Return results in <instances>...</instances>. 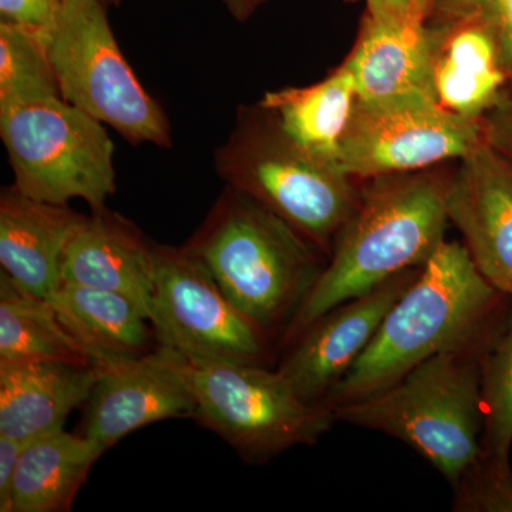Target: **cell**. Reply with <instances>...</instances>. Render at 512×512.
<instances>
[{"instance_id": "cell-1", "label": "cell", "mask_w": 512, "mask_h": 512, "mask_svg": "<svg viewBox=\"0 0 512 512\" xmlns=\"http://www.w3.org/2000/svg\"><path fill=\"white\" fill-rule=\"evenodd\" d=\"M511 303L481 275L463 242L444 241L325 404L335 410L383 392L441 353L487 352Z\"/></svg>"}, {"instance_id": "cell-2", "label": "cell", "mask_w": 512, "mask_h": 512, "mask_svg": "<svg viewBox=\"0 0 512 512\" xmlns=\"http://www.w3.org/2000/svg\"><path fill=\"white\" fill-rule=\"evenodd\" d=\"M450 175L429 168L365 181L359 205L340 229L285 342L340 303L429 261L446 241Z\"/></svg>"}, {"instance_id": "cell-3", "label": "cell", "mask_w": 512, "mask_h": 512, "mask_svg": "<svg viewBox=\"0 0 512 512\" xmlns=\"http://www.w3.org/2000/svg\"><path fill=\"white\" fill-rule=\"evenodd\" d=\"M184 247L271 340L285 338L329 259L288 222L228 185Z\"/></svg>"}, {"instance_id": "cell-4", "label": "cell", "mask_w": 512, "mask_h": 512, "mask_svg": "<svg viewBox=\"0 0 512 512\" xmlns=\"http://www.w3.org/2000/svg\"><path fill=\"white\" fill-rule=\"evenodd\" d=\"M214 165L225 185L254 198L328 256L362 195L359 180L295 143L261 103L239 107Z\"/></svg>"}, {"instance_id": "cell-5", "label": "cell", "mask_w": 512, "mask_h": 512, "mask_svg": "<svg viewBox=\"0 0 512 512\" xmlns=\"http://www.w3.org/2000/svg\"><path fill=\"white\" fill-rule=\"evenodd\" d=\"M483 355L431 357L383 392L336 407V420L402 441L454 488L483 456Z\"/></svg>"}, {"instance_id": "cell-6", "label": "cell", "mask_w": 512, "mask_h": 512, "mask_svg": "<svg viewBox=\"0 0 512 512\" xmlns=\"http://www.w3.org/2000/svg\"><path fill=\"white\" fill-rule=\"evenodd\" d=\"M181 359L197 404L194 419L245 461L261 463L295 447L313 446L338 421L328 404L305 402L278 369Z\"/></svg>"}, {"instance_id": "cell-7", "label": "cell", "mask_w": 512, "mask_h": 512, "mask_svg": "<svg viewBox=\"0 0 512 512\" xmlns=\"http://www.w3.org/2000/svg\"><path fill=\"white\" fill-rule=\"evenodd\" d=\"M0 138L13 185L33 200L100 210L116 192L109 131L63 97L0 109Z\"/></svg>"}, {"instance_id": "cell-8", "label": "cell", "mask_w": 512, "mask_h": 512, "mask_svg": "<svg viewBox=\"0 0 512 512\" xmlns=\"http://www.w3.org/2000/svg\"><path fill=\"white\" fill-rule=\"evenodd\" d=\"M106 6L104 0L64 2L49 35L60 93L128 143L170 148L167 113L121 52Z\"/></svg>"}, {"instance_id": "cell-9", "label": "cell", "mask_w": 512, "mask_h": 512, "mask_svg": "<svg viewBox=\"0 0 512 512\" xmlns=\"http://www.w3.org/2000/svg\"><path fill=\"white\" fill-rule=\"evenodd\" d=\"M483 140V120L453 113L431 94L357 99L338 164L366 181L461 160Z\"/></svg>"}, {"instance_id": "cell-10", "label": "cell", "mask_w": 512, "mask_h": 512, "mask_svg": "<svg viewBox=\"0 0 512 512\" xmlns=\"http://www.w3.org/2000/svg\"><path fill=\"white\" fill-rule=\"evenodd\" d=\"M153 326L181 355L268 366L272 340L256 328L184 247L154 244Z\"/></svg>"}, {"instance_id": "cell-11", "label": "cell", "mask_w": 512, "mask_h": 512, "mask_svg": "<svg viewBox=\"0 0 512 512\" xmlns=\"http://www.w3.org/2000/svg\"><path fill=\"white\" fill-rule=\"evenodd\" d=\"M99 370L82 434L104 451L150 424L194 417V394L183 359L173 348L158 343L147 355L114 360Z\"/></svg>"}, {"instance_id": "cell-12", "label": "cell", "mask_w": 512, "mask_h": 512, "mask_svg": "<svg viewBox=\"0 0 512 512\" xmlns=\"http://www.w3.org/2000/svg\"><path fill=\"white\" fill-rule=\"evenodd\" d=\"M420 268L407 269L372 291L319 316L288 340L278 372L308 403H323L375 338Z\"/></svg>"}, {"instance_id": "cell-13", "label": "cell", "mask_w": 512, "mask_h": 512, "mask_svg": "<svg viewBox=\"0 0 512 512\" xmlns=\"http://www.w3.org/2000/svg\"><path fill=\"white\" fill-rule=\"evenodd\" d=\"M447 212L478 271L512 301V161L485 137L457 161Z\"/></svg>"}, {"instance_id": "cell-14", "label": "cell", "mask_w": 512, "mask_h": 512, "mask_svg": "<svg viewBox=\"0 0 512 512\" xmlns=\"http://www.w3.org/2000/svg\"><path fill=\"white\" fill-rule=\"evenodd\" d=\"M63 282L127 296L153 323V242L133 221L107 207L84 215L74 229L64 252Z\"/></svg>"}, {"instance_id": "cell-15", "label": "cell", "mask_w": 512, "mask_h": 512, "mask_svg": "<svg viewBox=\"0 0 512 512\" xmlns=\"http://www.w3.org/2000/svg\"><path fill=\"white\" fill-rule=\"evenodd\" d=\"M84 215L69 205L33 200L15 187L0 192V266L30 293L49 299L62 285L64 252Z\"/></svg>"}, {"instance_id": "cell-16", "label": "cell", "mask_w": 512, "mask_h": 512, "mask_svg": "<svg viewBox=\"0 0 512 512\" xmlns=\"http://www.w3.org/2000/svg\"><path fill=\"white\" fill-rule=\"evenodd\" d=\"M440 33L429 22H396L365 15L355 49L345 60L357 99L383 100L434 94L433 70Z\"/></svg>"}, {"instance_id": "cell-17", "label": "cell", "mask_w": 512, "mask_h": 512, "mask_svg": "<svg viewBox=\"0 0 512 512\" xmlns=\"http://www.w3.org/2000/svg\"><path fill=\"white\" fill-rule=\"evenodd\" d=\"M99 376L94 365L0 363V434L28 443L63 429Z\"/></svg>"}, {"instance_id": "cell-18", "label": "cell", "mask_w": 512, "mask_h": 512, "mask_svg": "<svg viewBox=\"0 0 512 512\" xmlns=\"http://www.w3.org/2000/svg\"><path fill=\"white\" fill-rule=\"evenodd\" d=\"M67 332L94 366L153 352L156 330L138 303L120 293L63 284L49 298Z\"/></svg>"}, {"instance_id": "cell-19", "label": "cell", "mask_w": 512, "mask_h": 512, "mask_svg": "<svg viewBox=\"0 0 512 512\" xmlns=\"http://www.w3.org/2000/svg\"><path fill=\"white\" fill-rule=\"evenodd\" d=\"M437 30L440 40L433 70L437 101L467 119L483 120L508 92L511 76L500 47L477 26Z\"/></svg>"}, {"instance_id": "cell-20", "label": "cell", "mask_w": 512, "mask_h": 512, "mask_svg": "<svg viewBox=\"0 0 512 512\" xmlns=\"http://www.w3.org/2000/svg\"><path fill=\"white\" fill-rule=\"evenodd\" d=\"M106 451L64 429L28 441L19 458L8 512L72 511L90 470Z\"/></svg>"}, {"instance_id": "cell-21", "label": "cell", "mask_w": 512, "mask_h": 512, "mask_svg": "<svg viewBox=\"0 0 512 512\" xmlns=\"http://www.w3.org/2000/svg\"><path fill=\"white\" fill-rule=\"evenodd\" d=\"M356 100L355 79L343 63L318 83L265 93L259 103L295 143L339 167L340 144Z\"/></svg>"}, {"instance_id": "cell-22", "label": "cell", "mask_w": 512, "mask_h": 512, "mask_svg": "<svg viewBox=\"0 0 512 512\" xmlns=\"http://www.w3.org/2000/svg\"><path fill=\"white\" fill-rule=\"evenodd\" d=\"M43 362L93 365L49 299L26 291L0 271V363Z\"/></svg>"}, {"instance_id": "cell-23", "label": "cell", "mask_w": 512, "mask_h": 512, "mask_svg": "<svg viewBox=\"0 0 512 512\" xmlns=\"http://www.w3.org/2000/svg\"><path fill=\"white\" fill-rule=\"evenodd\" d=\"M50 32L0 22V109L62 97Z\"/></svg>"}, {"instance_id": "cell-24", "label": "cell", "mask_w": 512, "mask_h": 512, "mask_svg": "<svg viewBox=\"0 0 512 512\" xmlns=\"http://www.w3.org/2000/svg\"><path fill=\"white\" fill-rule=\"evenodd\" d=\"M483 457L510 464L512 447V303L503 328L481 357Z\"/></svg>"}, {"instance_id": "cell-25", "label": "cell", "mask_w": 512, "mask_h": 512, "mask_svg": "<svg viewBox=\"0 0 512 512\" xmlns=\"http://www.w3.org/2000/svg\"><path fill=\"white\" fill-rule=\"evenodd\" d=\"M429 25L437 29L473 25L500 47L512 80V0H433Z\"/></svg>"}, {"instance_id": "cell-26", "label": "cell", "mask_w": 512, "mask_h": 512, "mask_svg": "<svg viewBox=\"0 0 512 512\" xmlns=\"http://www.w3.org/2000/svg\"><path fill=\"white\" fill-rule=\"evenodd\" d=\"M453 511L512 512L510 464L481 456L454 487Z\"/></svg>"}, {"instance_id": "cell-27", "label": "cell", "mask_w": 512, "mask_h": 512, "mask_svg": "<svg viewBox=\"0 0 512 512\" xmlns=\"http://www.w3.org/2000/svg\"><path fill=\"white\" fill-rule=\"evenodd\" d=\"M66 0H0V22L50 32Z\"/></svg>"}, {"instance_id": "cell-28", "label": "cell", "mask_w": 512, "mask_h": 512, "mask_svg": "<svg viewBox=\"0 0 512 512\" xmlns=\"http://www.w3.org/2000/svg\"><path fill=\"white\" fill-rule=\"evenodd\" d=\"M367 15L396 22H429L433 0H365Z\"/></svg>"}, {"instance_id": "cell-29", "label": "cell", "mask_w": 512, "mask_h": 512, "mask_svg": "<svg viewBox=\"0 0 512 512\" xmlns=\"http://www.w3.org/2000/svg\"><path fill=\"white\" fill-rule=\"evenodd\" d=\"M484 137L512 161V92L508 90L503 100L483 117Z\"/></svg>"}, {"instance_id": "cell-30", "label": "cell", "mask_w": 512, "mask_h": 512, "mask_svg": "<svg viewBox=\"0 0 512 512\" xmlns=\"http://www.w3.org/2000/svg\"><path fill=\"white\" fill-rule=\"evenodd\" d=\"M25 444V441L0 434V512L9 510L13 478Z\"/></svg>"}, {"instance_id": "cell-31", "label": "cell", "mask_w": 512, "mask_h": 512, "mask_svg": "<svg viewBox=\"0 0 512 512\" xmlns=\"http://www.w3.org/2000/svg\"><path fill=\"white\" fill-rule=\"evenodd\" d=\"M272 0H222L229 15L238 22H247L262 6Z\"/></svg>"}, {"instance_id": "cell-32", "label": "cell", "mask_w": 512, "mask_h": 512, "mask_svg": "<svg viewBox=\"0 0 512 512\" xmlns=\"http://www.w3.org/2000/svg\"><path fill=\"white\" fill-rule=\"evenodd\" d=\"M107 3H119L120 0H106Z\"/></svg>"}, {"instance_id": "cell-33", "label": "cell", "mask_w": 512, "mask_h": 512, "mask_svg": "<svg viewBox=\"0 0 512 512\" xmlns=\"http://www.w3.org/2000/svg\"><path fill=\"white\" fill-rule=\"evenodd\" d=\"M346 2H356V0H346Z\"/></svg>"}, {"instance_id": "cell-34", "label": "cell", "mask_w": 512, "mask_h": 512, "mask_svg": "<svg viewBox=\"0 0 512 512\" xmlns=\"http://www.w3.org/2000/svg\"><path fill=\"white\" fill-rule=\"evenodd\" d=\"M104 2H106V0H104ZM107 3V2H106ZM107 5H109V3H107Z\"/></svg>"}]
</instances>
